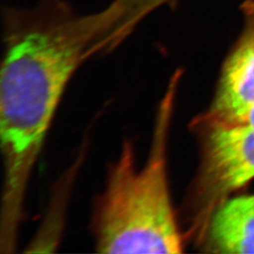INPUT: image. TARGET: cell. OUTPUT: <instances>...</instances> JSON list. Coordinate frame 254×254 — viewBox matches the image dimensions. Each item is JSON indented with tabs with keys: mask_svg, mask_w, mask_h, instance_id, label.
Masks as SVG:
<instances>
[{
	"mask_svg": "<svg viewBox=\"0 0 254 254\" xmlns=\"http://www.w3.org/2000/svg\"><path fill=\"white\" fill-rule=\"evenodd\" d=\"M51 4L12 20L0 79V136L5 162L2 214L19 218L28 177L64 91L89 57L123 37L119 0L75 16Z\"/></svg>",
	"mask_w": 254,
	"mask_h": 254,
	"instance_id": "1",
	"label": "cell"
},
{
	"mask_svg": "<svg viewBox=\"0 0 254 254\" xmlns=\"http://www.w3.org/2000/svg\"><path fill=\"white\" fill-rule=\"evenodd\" d=\"M173 76L157 109L145 164L136 162L127 141L109 171L93 216L95 247L101 254H180L184 236L169 184L168 144L178 87Z\"/></svg>",
	"mask_w": 254,
	"mask_h": 254,
	"instance_id": "2",
	"label": "cell"
},
{
	"mask_svg": "<svg viewBox=\"0 0 254 254\" xmlns=\"http://www.w3.org/2000/svg\"><path fill=\"white\" fill-rule=\"evenodd\" d=\"M201 162L193 187L192 234L200 240L214 211L254 178V132L245 125L195 120Z\"/></svg>",
	"mask_w": 254,
	"mask_h": 254,
	"instance_id": "3",
	"label": "cell"
},
{
	"mask_svg": "<svg viewBox=\"0 0 254 254\" xmlns=\"http://www.w3.org/2000/svg\"><path fill=\"white\" fill-rule=\"evenodd\" d=\"M244 30L223 64L209 109L199 120L241 125L254 106V1L243 7Z\"/></svg>",
	"mask_w": 254,
	"mask_h": 254,
	"instance_id": "4",
	"label": "cell"
},
{
	"mask_svg": "<svg viewBox=\"0 0 254 254\" xmlns=\"http://www.w3.org/2000/svg\"><path fill=\"white\" fill-rule=\"evenodd\" d=\"M199 242L211 254H254V194L223 201L212 214Z\"/></svg>",
	"mask_w": 254,
	"mask_h": 254,
	"instance_id": "5",
	"label": "cell"
},
{
	"mask_svg": "<svg viewBox=\"0 0 254 254\" xmlns=\"http://www.w3.org/2000/svg\"><path fill=\"white\" fill-rule=\"evenodd\" d=\"M128 9L129 13H132V16L134 15V12L136 10V7L138 8L137 14L140 13L143 9L145 8L146 4L149 0H120Z\"/></svg>",
	"mask_w": 254,
	"mask_h": 254,
	"instance_id": "6",
	"label": "cell"
},
{
	"mask_svg": "<svg viewBox=\"0 0 254 254\" xmlns=\"http://www.w3.org/2000/svg\"><path fill=\"white\" fill-rule=\"evenodd\" d=\"M241 125H245L246 127L251 128L254 132V106L250 109V111L248 112L247 116H246L244 122Z\"/></svg>",
	"mask_w": 254,
	"mask_h": 254,
	"instance_id": "7",
	"label": "cell"
},
{
	"mask_svg": "<svg viewBox=\"0 0 254 254\" xmlns=\"http://www.w3.org/2000/svg\"><path fill=\"white\" fill-rule=\"evenodd\" d=\"M163 1H167V0H150V1H149V5H148V8H149V9H151L152 7L156 6V5L160 4V3H162Z\"/></svg>",
	"mask_w": 254,
	"mask_h": 254,
	"instance_id": "8",
	"label": "cell"
}]
</instances>
